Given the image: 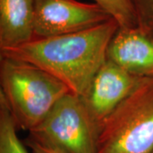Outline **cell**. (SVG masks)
I'll use <instances>...</instances> for the list:
<instances>
[{
  "mask_svg": "<svg viewBox=\"0 0 153 153\" xmlns=\"http://www.w3.org/2000/svg\"><path fill=\"white\" fill-rule=\"evenodd\" d=\"M119 28L116 20L78 33L34 38L11 49L0 50V57L38 66L63 82L70 92L85 98L94 77L107 60V49Z\"/></svg>",
  "mask_w": 153,
  "mask_h": 153,
  "instance_id": "6da1fadb",
  "label": "cell"
},
{
  "mask_svg": "<svg viewBox=\"0 0 153 153\" xmlns=\"http://www.w3.org/2000/svg\"><path fill=\"white\" fill-rule=\"evenodd\" d=\"M0 94L17 128L30 132L71 93L55 76L30 63L0 57Z\"/></svg>",
  "mask_w": 153,
  "mask_h": 153,
  "instance_id": "7a4b0ae2",
  "label": "cell"
},
{
  "mask_svg": "<svg viewBox=\"0 0 153 153\" xmlns=\"http://www.w3.org/2000/svg\"><path fill=\"white\" fill-rule=\"evenodd\" d=\"M152 151L153 77H142L103 123L97 153Z\"/></svg>",
  "mask_w": 153,
  "mask_h": 153,
  "instance_id": "3957f363",
  "label": "cell"
},
{
  "mask_svg": "<svg viewBox=\"0 0 153 153\" xmlns=\"http://www.w3.org/2000/svg\"><path fill=\"white\" fill-rule=\"evenodd\" d=\"M100 127L84 100L69 93L61 98L43 122L29 132L35 140L67 153H97Z\"/></svg>",
  "mask_w": 153,
  "mask_h": 153,
  "instance_id": "277c9868",
  "label": "cell"
},
{
  "mask_svg": "<svg viewBox=\"0 0 153 153\" xmlns=\"http://www.w3.org/2000/svg\"><path fill=\"white\" fill-rule=\"evenodd\" d=\"M112 17L95 3L76 0H34V38L78 33Z\"/></svg>",
  "mask_w": 153,
  "mask_h": 153,
  "instance_id": "5b68a950",
  "label": "cell"
},
{
  "mask_svg": "<svg viewBox=\"0 0 153 153\" xmlns=\"http://www.w3.org/2000/svg\"><path fill=\"white\" fill-rule=\"evenodd\" d=\"M142 77L124 70L111 60L100 68L84 102L94 122L100 128L117 106L128 95Z\"/></svg>",
  "mask_w": 153,
  "mask_h": 153,
  "instance_id": "8992f818",
  "label": "cell"
},
{
  "mask_svg": "<svg viewBox=\"0 0 153 153\" xmlns=\"http://www.w3.org/2000/svg\"><path fill=\"white\" fill-rule=\"evenodd\" d=\"M106 55L108 60L135 76L153 77V38L137 27H119Z\"/></svg>",
  "mask_w": 153,
  "mask_h": 153,
  "instance_id": "52a82bcc",
  "label": "cell"
},
{
  "mask_svg": "<svg viewBox=\"0 0 153 153\" xmlns=\"http://www.w3.org/2000/svg\"><path fill=\"white\" fill-rule=\"evenodd\" d=\"M34 38V0H0V50Z\"/></svg>",
  "mask_w": 153,
  "mask_h": 153,
  "instance_id": "ba28073f",
  "label": "cell"
},
{
  "mask_svg": "<svg viewBox=\"0 0 153 153\" xmlns=\"http://www.w3.org/2000/svg\"><path fill=\"white\" fill-rule=\"evenodd\" d=\"M17 130L8 105L0 94V153H30L19 139Z\"/></svg>",
  "mask_w": 153,
  "mask_h": 153,
  "instance_id": "9c48e42d",
  "label": "cell"
},
{
  "mask_svg": "<svg viewBox=\"0 0 153 153\" xmlns=\"http://www.w3.org/2000/svg\"><path fill=\"white\" fill-rule=\"evenodd\" d=\"M107 11L120 27H136L137 21L131 0H94Z\"/></svg>",
  "mask_w": 153,
  "mask_h": 153,
  "instance_id": "30bf717a",
  "label": "cell"
},
{
  "mask_svg": "<svg viewBox=\"0 0 153 153\" xmlns=\"http://www.w3.org/2000/svg\"><path fill=\"white\" fill-rule=\"evenodd\" d=\"M135 16L137 27L153 38V0H131Z\"/></svg>",
  "mask_w": 153,
  "mask_h": 153,
  "instance_id": "8fae6325",
  "label": "cell"
},
{
  "mask_svg": "<svg viewBox=\"0 0 153 153\" xmlns=\"http://www.w3.org/2000/svg\"><path fill=\"white\" fill-rule=\"evenodd\" d=\"M24 143L33 153H67L60 148L37 141L29 136L27 138Z\"/></svg>",
  "mask_w": 153,
  "mask_h": 153,
  "instance_id": "7c38bea8",
  "label": "cell"
},
{
  "mask_svg": "<svg viewBox=\"0 0 153 153\" xmlns=\"http://www.w3.org/2000/svg\"><path fill=\"white\" fill-rule=\"evenodd\" d=\"M151 153H153V151H152V152H151Z\"/></svg>",
  "mask_w": 153,
  "mask_h": 153,
  "instance_id": "4fadbf2b",
  "label": "cell"
}]
</instances>
